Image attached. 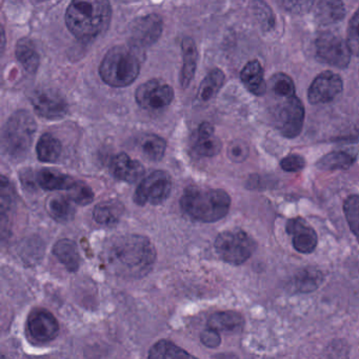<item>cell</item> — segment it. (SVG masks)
<instances>
[{
  "label": "cell",
  "mask_w": 359,
  "mask_h": 359,
  "mask_svg": "<svg viewBox=\"0 0 359 359\" xmlns=\"http://www.w3.org/2000/svg\"><path fill=\"white\" fill-rule=\"evenodd\" d=\"M102 257L110 272L116 276L140 278L152 270L156 251L147 237L127 234L108 241Z\"/></svg>",
  "instance_id": "6da1fadb"
},
{
  "label": "cell",
  "mask_w": 359,
  "mask_h": 359,
  "mask_svg": "<svg viewBox=\"0 0 359 359\" xmlns=\"http://www.w3.org/2000/svg\"><path fill=\"white\" fill-rule=\"evenodd\" d=\"M111 18L110 0H72L67 9L66 24L75 37L89 41L107 30Z\"/></svg>",
  "instance_id": "7a4b0ae2"
},
{
  "label": "cell",
  "mask_w": 359,
  "mask_h": 359,
  "mask_svg": "<svg viewBox=\"0 0 359 359\" xmlns=\"http://www.w3.org/2000/svg\"><path fill=\"white\" fill-rule=\"evenodd\" d=\"M180 205L187 215L197 222H215L228 214L231 198L224 190L192 186L184 190Z\"/></svg>",
  "instance_id": "3957f363"
},
{
  "label": "cell",
  "mask_w": 359,
  "mask_h": 359,
  "mask_svg": "<svg viewBox=\"0 0 359 359\" xmlns=\"http://www.w3.org/2000/svg\"><path fill=\"white\" fill-rule=\"evenodd\" d=\"M140 72V62L134 48L116 46L107 52L100 67L104 83L114 88L132 85Z\"/></svg>",
  "instance_id": "277c9868"
},
{
  "label": "cell",
  "mask_w": 359,
  "mask_h": 359,
  "mask_svg": "<svg viewBox=\"0 0 359 359\" xmlns=\"http://www.w3.org/2000/svg\"><path fill=\"white\" fill-rule=\"evenodd\" d=\"M37 125L28 111L20 110L8 119L3 130V149L11 158H24L32 146Z\"/></svg>",
  "instance_id": "5b68a950"
},
{
  "label": "cell",
  "mask_w": 359,
  "mask_h": 359,
  "mask_svg": "<svg viewBox=\"0 0 359 359\" xmlns=\"http://www.w3.org/2000/svg\"><path fill=\"white\" fill-rule=\"evenodd\" d=\"M256 249L255 241L245 231H224L215 241L216 253L224 262L239 266L245 264Z\"/></svg>",
  "instance_id": "8992f818"
},
{
  "label": "cell",
  "mask_w": 359,
  "mask_h": 359,
  "mask_svg": "<svg viewBox=\"0 0 359 359\" xmlns=\"http://www.w3.org/2000/svg\"><path fill=\"white\" fill-rule=\"evenodd\" d=\"M281 102L274 108V125L281 135L295 138L302 133L304 123V107L296 95L279 98Z\"/></svg>",
  "instance_id": "52a82bcc"
},
{
  "label": "cell",
  "mask_w": 359,
  "mask_h": 359,
  "mask_svg": "<svg viewBox=\"0 0 359 359\" xmlns=\"http://www.w3.org/2000/svg\"><path fill=\"white\" fill-rule=\"evenodd\" d=\"M171 190V176L165 171H154L138 184L134 201L140 205H161L169 197Z\"/></svg>",
  "instance_id": "ba28073f"
},
{
  "label": "cell",
  "mask_w": 359,
  "mask_h": 359,
  "mask_svg": "<svg viewBox=\"0 0 359 359\" xmlns=\"http://www.w3.org/2000/svg\"><path fill=\"white\" fill-rule=\"evenodd\" d=\"M316 55L321 62L335 68L344 69L351 62V52L346 41L333 33H323L315 41Z\"/></svg>",
  "instance_id": "9c48e42d"
},
{
  "label": "cell",
  "mask_w": 359,
  "mask_h": 359,
  "mask_svg": "<svg viewBox=\"0 0 359 359\" xmlns=\"http://www.w3.org/2000/svg\"><path fill=\"white\" fill-rule=\"evenodd\" d=\"M135 100L146 110H161L174 100V90L161 79H150L140 85L135 92Z\"/></svg>",
  "instance_id": "30bf717a"
},
{
  "label": "cell",
  "mask_w": 359,
  "mask_h": 359,
  "mask_svg": "<svg viewBox=\"0 0 359 359\" xmlns=\"http://www.w3.org/2000/svg\"><path fill=\"white\" fill-rule=\"evenodd\" d=\"M163 20L156 14H150L134 22L130 32V46L134 49H144L154 45L163 33Z\"/></svg>",
  "instance_id": "8fae6325"
},
{
  "label": "cell",
  "mask_w": 359,
  "mask_h": 359,
  "mask_svg": "<svg viewBox=\"0 0 359 359\" xmlns=\"http://www.w3.org/2000/svg\"><path fill=\"white\" fill-rule=\"evenodd\" d=\"M33 108L43 118H62L68 113V102L58 91L53 89L37 90L31 97Z\"/></svg>",
  "instance_id": "7c38bea8"
},
{
  "label": "cell",
  "mask_w": 359,
  "mask_h": 359,
  "mask_svg": "<svg viewBox=\"0 0 359 359\" xmlns=\"http://www.w3.org/2000/svg\"><path fill=\"white\" fill-rule=\"evenodd\" d=\"M344 81L331 71L320 73L308 90L309 102L312 104H329L341 94Z\"/></svg>",
  "instance_id": "4fadbf2b"
},
{
  "label": "cell",
  "mask_w": 359,
  "mask_h": 359,
  "mask_svg": "<svg viewBox=\"0 0 359 359\" xmlns=\"http://www.w3.org/2000/svg\"><path fill=\"white\" fill-rule=\"evenodd\" d=\"M28 329L37 341L48 342L58 335L60 325L52 313L45 309H36L28 318Z\"/></svg>",
  "instance_id": "5bb4252c"
},
{
  "label": "cell",
  "mask_w": 359,
  "mask_h": 359,
  "mask_svg": "<svg viewBox=\"0 0 359 359\" xmlns=\"http://www.w3.org/2000/svg\"><path fill=\"white\" fill-rule=\"evenodd\" d=\"M287 232L292 237V243L300 253H312L317 247L316 231L302 217H295L287 222Z\"/></svg>",
  "instance_id": "9a60e30c"
},
{
  "label": "cell",
  "mask_w": 359,
  "mask_h": 359,
  "mask_svg": "<svg viewBox=\"0 0 359 359\" xmlns=\"http://www.w3.org/2000/svg\"><path fill=\"white\" fill-rule=\"evenodd\" d=\"M110 170L117 180L130 184L138 182L144 174V165L126 153H121L112 159Z\"/></svg>",
  "instance_id": "2e32d148"
},
{
  "label": "cell",
  "mask_w": 359,
  "mask_h": 359,
  "mask_svg": "<svg viewBox=\"0 0 359 359\" xmlns=\"http://www.w3.org/2000/svg\"><path fill=\"white\" fill-rule=\"evenodd\" d=\"M222 142L215 135L213 126L209 123H203L199 126L193 140V149L199 156H216L222 150Z\"/></svg>",
  "instance_id": "e0dca14e"
},
{
  "label": "cell",
  "mask_w": 359,
  "mask_h": 359,
  "mask_svg": "<svg viewBox=\"0 0 359 359\" xmlns=\"http://www.w3.org/2000/svg\"><path fill=\"white\" fill-rule=\"evenodd\" d=\"M241 79L248 91L254 95L262 96L266 93L268 86L264 81V69L258 60H251L243 67Z\"/></svg>",
  "instance_id": "ac0fdd59"
},
{
  "label": "cell",
  "mask_w": 359,
  "mask_h": 359,
  "mask_svg": "<svg viewBox=\"0 0 359 359\" xmlns=\"http://www.w3.org/2000/svg\"><path fill=\"white\" fill-rule=\"evenodd\" d=\"M346 13L342 0H320L316 6L315 20L319 25L329 26L341 22Z\"/></svg>",
  "instance_id": "d6986e66"
},
{
  "label": "cell",
  "mask_w": 359,
  "mask_h": 359,
  "mask_svg": "<svg viewBox=\"0 0 359 359\" xmlns=\"http://www.w3.org/2000/svg\"><path fill=\"white\" fill-rule=\"evenodd\" d=\"M182 49L184 64L180 73V83L182 88H187L194 79L195 72H196L198 50H197L196 43L191 37H186L182 41Z\"/></svg>",
  "instance_id": "ffe728a7"
},
{
  "label": "cell",
  "mask_w": 359,
  "mask_h": 359,
  "mask_svg": "<svg viewBox=\"0 0 359 359\" xmlns=\"http://www.w3.org/2000/svg\"><path fill=\"white\" fill-rule=\"evenodd\" d=\"M125 212V205L116 199H109L96 205L93 217L96 222L102 226H113L118 224Z\"/></svg>",
  "instance_id": "44dd1931"
},
{
  "label": "cell",
  "mask_w": 359,
  "mask_h": 359,
  "mask_svg": "<svg viewBox=\"0 0 359 359\" xmlns=\"http://www.w3.org/2000/svg\"><path fill=\"white\" fill-rule=\"evenodd\" d=\"M357 152L353 150H337L321 157L316 163V167L321 171H336L346 170L356 161Z\"/></svg>",
  "instance_id": "7402d4cb"
},
{
  "label": "cell",
  "mask_w": 359,
  "mask_h": 359,
  "mask_svg": "<svg viewBox=\"0 0 359 359\" xmlns=\"http://www.w3.org/2000/svg\"><path fill=\"white\" fill-rule=\"evenodd\" d=\"M245 320L239 313L234 311L214 313L208 321V325L218 332L238 333L243 330Z\"/></svg>",
  "instance_id": "603a6c76"
},
{
  "label": "cell",
  "mask_w": 359,
  "mask_h": 359,
  "mask_svg": "<svg viewBox=\"0 0 359 359\" xmlns=\"http://www.w3.org/2000/svg\"><path fill=\"white\" fill-rule=\"evenodd\" d=\"M53 254L70 272H76L81 266V254L76 243L70 239H62L53 247Z\"/></svg>",
  "instance_id": "cb8c5ba5"
},
{
  "label": "cell",
  "mask_w": 359,
  "mask_h": 359,
  "mask_svg": "<svg viewBox=\"0 0 359 359\" xmlns=\"http://www.w3.org/2000/svg\"><path fill=\"white\" fill-rule=\"evenodd\" d=\"M36 180L39 187L47 191L70 190L75 184L70 176L51 169L39 171Z\"/></svg>",
  "instance_id": "d4e9b609"
},
{
  "label": "cell",
  "mask_w": 359,
  "mask_h": 359,
  "mask_svg": "<svg viewBox=\"0 0 359 359\" xmlns=\"http://www.w3.org/2000/svg\"><path fill=\"white\" fill-rule=\"evenodd\" d=\"M15 55L25 70L34 74L41 65V56L35 49L34 43L29 39H22L16 45Z\"/></svg>",
  "instance_id": "484cf974"
},
{
  "label": "cell",
  "mask_w": 359,
  "mask_h": 359,
  "mask_svg": "<svg viewBox=\"0 0 359 359\" xmlns=\"http://www.w3.org/2000/svg\"><path fill=\"white\" fill-rule=\"evenodd\" d=\"M62 144L52 134H43L37 142V157L43 163H56L62 155Z\"/></svg>",
  "instance_id": "4316f807"
},
{
  "label": "cell",
  "mask_w": 359,
  "mask_h": 359,
  "mask_svg": "<svg viewBox=\"0 0 359 359\" xmlns=\"http://www.w3.org/2000/svg\"><path fill=\"white\" fill-rule=\"evenodd\" d=\"M47 210L50 215L60 222H68L74 217L75 209L70 197L56 195L50 197L47 203Z\"/></svg>",
  "instance_id": "83f0119b"
},
{
  "label": "cell",
  "mask_w": 359,
  "mask_h": 359,
  "mask_svg": "<svg viewBox=\"0 0 359 359\" xmlns=\"http://www.w3.org/2000/svg\"><path fill=\"white\" fill-rule=\"evenodd\" d=\"M323 273L314 268H304L300 270L294 278V285L302 293H311L320 287L323 283Z\"/></svg>",
  "instance_id": "f1b7e54d"
},
{
  "label": "cell",
  "mask_w": 359,
  "mask_h": 359,
  "mask_svg": "<svg viewBox=\"0 0 359 359\" xmlns=\"http://www.w3.org/2000/svg\"><path fill=\"white\" fill-rule=\"evenodd\" d=\"M226 76L220 69H213L208 73L207 76L201 81L198 90V97L203 102H208L217 95L218 92L224 86Z\"/></svg>",
  "instance_id": "f546056e"
},
{
  "label": "cell",
  "mask_w": 359,
  "mask_h": 359,
  "mask_svg": "<svg viewBox=\"0 0 359 359\" xmlns=\"http://www.w3.org/2000/svg\"><path fill=\"white\" fill-rule=\"evenodd\" d=\"M138 147L144 157L149 161H158L163 158L167 149V142L161 136L155 134H147L138 142Z\"/></svg>",
  "instance_id": "4dcf8cb0"
},
{
  "label": "cell",
  "mask_w": 359,
  "mask_h": 359,
  "mask_svg": "<svg viewBox=\"0 0 359 359\" xmlns=\"http://www.w3.org/2000/svg\"><path fill=\"white\" fill-rule=\"evenodd\" d=\"M149 357L154 359L163 358H184V357H192L184 348L174 344L173 342L168 340H161L152 346Z\"/></svg>",
  "instance_id": "1f68e13d"
},
{
  "label": "cell",
  "mask_w": 359,
  "mask_h": 359,
  "mask_svg": "<svg viewBox=\"0 0 359 359\" xmlns=\"http://www.w3.org/2000/svg\"><path fill=\"white\" fill-rule=\"evenodd\" d=\"M271 92L277 98H287L295 95L293 79L285 73H277L269 81Z\"/></svg>",
  "instance_id": "d6a6232c"
},
{
  "label": "cell",
  "mask_w": 359,
  "mask_h": 359,
  "mask_svg": "<svg viewBox=\"0 0 359 359\" xmlns=\"http://www.w3.org/2000/svg\"><path fill=\"white\" fill-rule=\"evenodd\" d=\"M344 216L359 243V195H351L344 203Z\"/></svg>",
  "instance_id": "836d02e7"
},
{
  "label": "cell",
  "mask_w": 359,
  "mask_h": 359,
  "mask_svg": "<svg viewBox=\"0 0 359 359\" xmlns=\"http://www.w3.org/2000/svg\"><path fill=\"white\" fill-rule=\"evenodd\" d=\"M69 191V197L73 203L79 205H87L94 199V193L87 184L83 182H75Z\"/></svg>",
  "instance_id": "e575fe53"
},
{
  "label": "cell",
  "mask_w": 359,
  "mask_h": 359,
  "mask_svg": "<svg viewBox=\"0 0 359 359\" xmlns=\"http://www.w3.org/2000/svg\"><path fill=\"white\" fill-rule=\"evenodd\" d=\"M346 43L353 55L359 56V9L355 12L348 22Z\"/></svg>",
  "instance_id": "d590c367"
},
{
  "label": "cell",
  "mask_w": 359,
  "mask_h": 359,
  "mask_svg": "<svg viewBox=\"0 0 359 359\" xmlns=\"http://www.w3.org/2000/svg\"><path fill=\"white\" fill-rule=\"evenodd\" d=\"M249 146L243 140H234L231 142L226 151L229 159L237 163H243L249 156Z\"/></svg>",
  "instance_id": "8d00e7d4"
},
{
  "label": "cell",
  "mask_w": 359,
  "mask_h": 359,
  "mask_svg": "<svg viewBox=\"0 0 359 359\" xmlns=\"http://www.w3.org/2000/svg\"><path fill=\"white\" fill-rule=\"evenodd\" d=\"M315 1L316 0H283V5L290 13L304 15L312 9Z\"/></svg>",
  "instance_id": "74e56055"
},
{
  "label": "cell",
  "mask_w": 359,
  "mask_h": 359,
  "mask_svg": "<svg viewBox=\"0 0 359 359\" xmlns=\"http://www.w3.org/2000/svg\"><path fill=\"white\" fill-rule=\"evenodd\" d=\"M13 194V188H12L11 184L5 176H3L1 177V203H0L3 217L11 209L12 203L14 201Z\"/></svg>",
  "instance_id": "f35d334b"
},
{
  "label": "cell",
  "mask_w": 359,
  "mask_h": 359,
  "mask_svg": "<svg viewBox=\"0 0 359 359\" xmlns=\"http://www.w3.org/2000/svg\"><path fill=\"white\" fill-rule=\"evenodd\" d=\"M280 167L285 172H299L306 167V161L302 155H287L280 161Z\"/></svg>",
  "instance_id": "ab89813d"
},
{
  "label": "cell",
  "mask_w": 359,
  "mask_h": 359,
  "mask_svg": "<svg viewBox=\"0 0 359 359\" xmlns=\"http://www.w3.org/2000/svg\"><path fill=\"white\" fill-rule=\"evenodd\" d=\"M201 342L205 344L208 348H217L222 342V337H220L219 332L217 330L209 329L205 330L201 333Z\"/></svg>",
  "instance_id": "60d3db41"
},
{
  "label": "cell",
  "mask_w": 359,
  "mask_h": 359,
  "mask_svg": "<svg viewBox=\"0 0 359 359\" xmlns=\"http://www.w3.org/2000/svg\"><path fill=\"white\" fill-rule=\"evenodd\" d=\"M35 3H43V1H47V0H33Z\"/></svg>",
  "instance_id": "b9f144b4"
},
{
  "label": "cell",
  "mask_w": 359,
  "mask_h": 359,
  "mask_svg": "<svg viewBox=\"0 0 359 359\" xmlns=\"http://www.w3.org/2000/svg\"><path fill=\"white\" fill-rule=\"evenodd\" d=\"M3 39H5V32H3ZM3 46H5V41H3Z\"/></svg>",
  "instance_id": "7bdbcfd3"
}]
</instances>
